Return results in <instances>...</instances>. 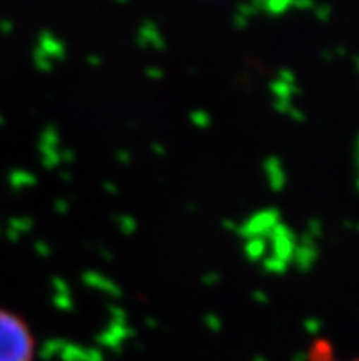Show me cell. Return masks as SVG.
<instances>
[{
	"label": "cell",
	"instance_id": "obj_2",
	"mask_svg": "<svg viewBox=\"0 0 359 361\" xmlns=\"http://www.w3.org/2000/svg\"><path fill=\"white\" fill-rule=\"evenodd\" d=\"M308 361H339V360H337L336 354H334L332 345L327 343V341H315L314 347L310 348ZM354 361H359V357Z\"/></svg>",
	"mask_w": 359,
	"mask_h": 361
},
{
	"label": "cell",
	"instance_id": "obj_1",
	"mask_svg": "<svg viewBox=\"0 0 359 361\" xmlns=\"http://www.w3.org/2000/svg\"><path fill=\"white\" fill-rule=\"evenodd\" d=\"M35 339L24 319L0 308V361H33Z\"/></svg>",
	"mask_w": 359,
	"mask_h": 361
}]
</instances>
